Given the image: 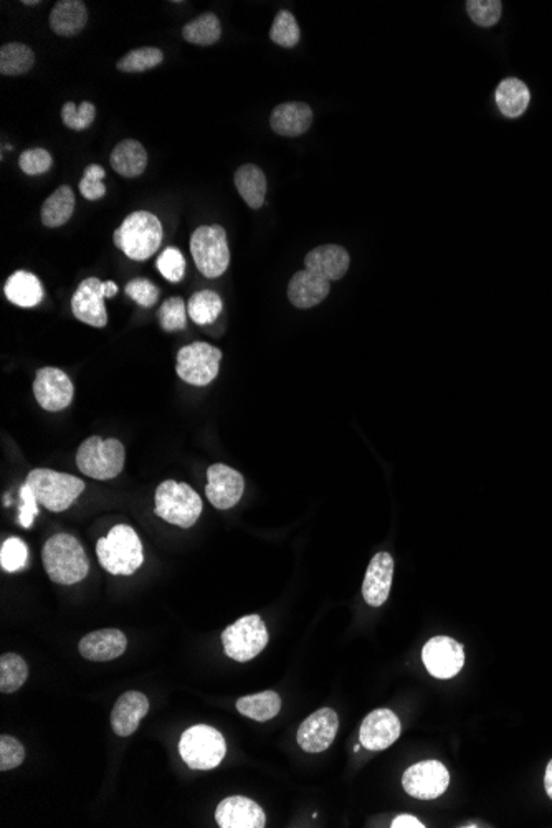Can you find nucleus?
<instances>
[{"mask_svg": "<svg viewBox=\"0 0 552 828\" xmlns=\"http://www.w3.org/2000/svg\"><path fill=\"white\" fill-rule=\"evenodd\" d=\"M164 60V53L156 47H143L131 50L126 53L121 60H119V72L123 73H143L148 72L151 68H156L161 65Z\"/></svg>", "mask_w": 552, "mask_h": 828, "instance_id": "nucleus-36", "label": "nucleus"}, {"mask_svg": "<svg viewBox=\"0 0 552 828\" xmlns=\"http://www.w3.org/2000/svg\"><path fill=\"white\" fill-rule=\"evenodd\" d=\"M156 267L166 280L171 281V283H179L186 275V258H184L179 248L169 247L159 255Z\"/></svg>", "mask_w": 552, "mask_h": 828, "instance_id": "nucleus-41", "label": "nucleus"}, {"mask_svg": "<svg viewBox=\"0 0 552 828\" xmlns=\"http://www.w3.org/2000/svg\"><path fill=\"white\" fill-rule=\"evenodd\" d=\"M110 164L119 176L139 177L146 171L148 167V153L144 149L143 144L134 141V139H124L121 143L116 144V148L111 151Z\"/></svg>", "mask_w": 552, "mask_h": 828, "instance_id": "nucleus-26", "label": "nucleus"}, {"mask_svg": "<svg viewBox=\"0 0 552 828\" xmlns=\"http://www.w3.org/2000/svg\"><path fill=\"white\" fill-rule=\"evenodd\" d=\"M268 630L260 615H247L222 633V645L235 662H250L268 645Z\"/></svg>", "mask_w": 552, "mask_h": 828, "instance_id": "nucleus-9", "label": "nucleus"}, {"mask_svg": "<svg viewBox=\"0 0 552 828\" xmlns=\"http://www.w3.org/2000/svg\"><path fill=\"white\" fill-rule=\"evenodd\" d=\"M245 490L243 476L234 468L215 463L207 470L205 495L217 510H230L242 500Z\"/></svg>", "mask_w": 552, "mask_h": 828, "instance_id": "nucleus-15", "label": "nucleus"}, {"mask_svg": "<svg viewBox=\"0 0 552 828\" xmlns=\"http://www.w3.org/2000/svg\"><path fill=\"white\" fill-rule=\"evenodd\" d=\"M215 820L220 828H263L267 824L262 807L240 795L222 800L215 810Z\"/></svg>", "mask_w": 552, "mask_h": 828, "instance_id": "nucleus-18", "label": "nucleus"}, {"mask_svg": "<svg viewBox=\"0 0 552 828\" xmlns=\"http://www.w3.org/2000/svg\"><path fill=\"white\" fill-rule=\"evenodd\" d=\"M349 253L346 248L339 245H321L311 250L305 258L306 270L323 276L328 281L341 280L349 270Z\"/></svg>", "mask_w": 552, "mask_h": 828, "instance_id": "nucleus-23", "label": "nucleus"}, {"mask_svg": "<svg viewBox=\"0 0 552 828\" xmlns=\"http://www.w3.org/2000/svg\"><path fill=\"white\" fill-rule=\"evenodd\" d=\"M313 124V110L310 105L293 101L276 106L270 116V126L273 131L285 138H296L305 134Z\"/></svg>", "mask_w": 552, "mask_h": 828, "instance_id": "nucleus-24", "label": "nucleus"}, {"mask_svg": "<svg viewBox=\"0 0 552 828\" xmlns=\"http://www.w3.org/2000/svg\"><path fill=\"white\" fill-rule=\"evenodd\" d=\"M96 118V108L90 101H83L80 106L68 101L62 108V121L73 131H85Z\"/></svg>", "mask_w": 552, "mask_h": 828, "instance_id": "nucleus-39", "label": "nucleus"}, {"mask_svg": "<svg viewBox=\"0 0 552 828\" xmlns=\"http://www.w3.org/2000/svg\"><path fill=\"white\" fill-rule=\"evenodd\" d=\"M42 561L50 581L62 586L78 584L90 572L85 549L72 534H55L48 539L43 546Z\"/></svg>", "mask_w": 552, "mask_h": 828, "instance_id": "nucleus-1", "label": "nucleus"}, {"mask_svg": "<svg viewBox=\"0 0 552 828\" xmlns=\"http://www.w3.org/2000/svg\"><path fill=\"white\" fill-rule=\"evenodd\" d=\"M191 253L197 270L207 278H219L230 265L227 232L222 225H202L191 237Z\"/></svg>", "mask_w": 552, "mask_h": 828, "instance_id": "nucleus-8", "label": "nucleus"}, {"mask_svg": "<svg viewBox=\"0 0 552 828\" xmlns=\"http://www.w3.org/2000/svg\"><path fill=\"white\" fill-rule=\"evenodd\" d=\"M422 662L430 675L438 680H448L462 671L465 663L462 643L450 637H435L425 643Z\"/></svg>", "mask_w": 552, "mask_h": 828, "instance_id": "nucleus-13", "label": "nucleus"}, {"mask_svg": "<svg viewBox=\"0 0 552 828\" xmlns=\"http://www.w3.org/2000/svg\"><path fill=\"white\" fill-rule=\"evenodd\" d=\"M48 22L58 37H75L88 24V9L81 0H60L53 7Z\"/></svg>", "mask_w": 552, "mask_h": 828, "instance_id": "nucleus-25", "label": "nucleus"}, {"mask_svg": "<svg viewBox=\"0 0 552 828\" xmlns=\"http://www.w3.org/2000/svg\"><path fill=\"white\" fill-rule=\"evenodd\" d=\"M25 483L32 488L40 505L53 513L67 511L85 490V481L77 476L53 472L47 468L32 470Z\"/></svg>", "mask_w": 552, "mask_h": 828, "instance_id": "nucleus-4", "label": "nucleus"}, {"mask_svg": "<svg viewBox=\"0 0 552 828\" xmlns=\"http://www.w3.org/2000/svg\"><path fill=\"white\" fill-rule=\"evenodd\" d=\"M19 166L27 176H40L52 169V154L42 148L27 149L20 154Z\"/></svg>", "mask_w": 552, "mask_h": 828, "instance_id": "nucleus-44", "label": "nucleus"}, {"mask_svg": "<svg viewBox=\"0 0 552 828\" xmlns=\"http://www.w3.org/2000/svg\"><path fill=\"white\" fill-rule=\"evenodd\" d=\"M450 784L447 767L440 761L417 762L402 777L405 792L415 799L434 800L445 794Z\"/></svg>", "mask_w": 552, "mask_h": 828, "instance_id": "nucleus-12", "label": "nucleus"}, {"mask_svg": "<svg viewBox=\"0 0 552 828\" xmlns=\"http://www.w3.org/2000/svg\"><path fill=\"white\" fill-rule=\"evenodd\" d=\"M75 387L70 377L57 367H42L35 374L34 395L42 409L60 412L72 404Z\"/></svg>", "mask_w": 552, "mask_h": 828, "instance_id": "nucleus-14", "label": "nucleus"}, {"mask_svg": "<svg viewBox=\"0 0 552 828\" xmlns=\"http://www.w3.org/2000/svg\"><path fill=\"white\" fill-rule=\"evenodd\" d=\"M149 713V701L139 691L124 693L111 711V728L121 738L136 733L141 719Z\"/></svg>", "mask_w": 552, "mask_h": 828, "instance_id": "nucleus-22", "label": "nucleus"}, {"mask_svg": "<svg viewBox=\"0 0 552 828\" xmlns=\"http://www.w3.org/2000/svg\"><path fill=\"white\" fill-rule=\"evenodd\" d=\"M106 171L98 164H90L86 167L83 179L80 182V194L86 200L103 199L106 196L105 181Z\"/></svg>", "mask_w": 552, "mask_h": 828, "instance_id": "nucleus-43", "label": "nucleus"}, {"mask_svg": "<svg viewBox=\"0 0 552 828\" xmlns=\"http://www.w3.org/2000/svg\"><path fill=\"white\" fill-rule=\"evenodd\" d=\"M182 37L187 42L200 45V47L214 45L222 37V25H220L219 17L212 14V12L199 15L197 19L192 20L182 29Z\"/></svg>", "mask_w": 552, "mask_h": 828, "instance_id": "nucleus-33", "label": "nucleus"}, {"mask_svg": "<svg viewBox=\"0 0 552 828\" xmlns=\"http://www.w3.org/2000/svg\"><path fill=\"white\" fill-rule=\"evenodd\" d=\"M270 39L283 48L296 47L301 39V30L298 27L295 15L288 12V10H280L275 15V20H273Z\"/></svg>", "mask_w": 552, "mask_h": 828, "instance_id": "nucleus-37", "label": "nucleus"}, {"mask_svg": "<svg viewBox=\"0 0 552 828\" xmlns=\"http://www.w3.org/2000/svg\"><path fill=\"white\" fill-rule=\"evenodd\" d=\"M544 787H546L549 799H552V759L548 764V769H546V776H544Z\"/></svg>", "mask_w": 552, "mask_h": 828, "instance_id": "nucleus-49", "label": "nucleus"}, {"mask_svg": "<svg viewBox=\"0 0 552 828\" xmlns=\"http://www.w3.org/2000/svg\"><path fill=\"white\" fill-rule=\"evenodd\" d=\"M20 500H22L19 511L20 526L25 529L32 528L34 518L39 514V508H37L39 501H37L34 491H32V488L27 483L20 490Z\"/></svg>", "mask_w": 552, "mask_h": 828, "instance_id": "nucleus-47", "label": "nucleus"}, {"mask_svg": "<svg viewBox=\"0 0 552 828\" xmlns=\"http://www.w3.org/2000/svg\"><path fill=\"white\" fill-rule=\"evenodd\" d=\"M159 323L164 331L174 333V331H182L187 328V310L184 305V300L179 296L169 298V300L162 303L159 308Z\"/></svg>", "mask_w": 552, "mask_h": 828, "instance_id": "nucleus-38", "label": "nucleus"}, {"mask_svg": "<svg viewBox=\"0 0 552 828\" xmlns=\"http://www.w3.org/2000/svg\"><path fill=\"white\" fill-rule=\"evenodd\" d=\"M238 194L250 209H262L267 196V177L255 164H243L234 176Z\"/></svg>", "mask_w": 552, "mask_h": 828, "instance_id": "nucleus-28", "label": "nucleus"}, {"mask_svg": "<svg viewBox=\"0 0 552 828\" xmlns=\"http://www.w3.org/2000/svg\"><path fill=\"white\" fill-rule=\"evenodd\" d=\"M399 736V718L395 716L394 711L387 710V708L367 714L359 731L362 746L374 752L391 748Z\"/></svg>", "mask_w": 552, "mask_h": 828, "instance_id": "nucleus-17", "label": "nucleus"}, {"mask_svg": "<svg viewBox=\"0 0 552 828\" xmlns=\"http://www.w3.org/2000/svg\"><path fill=\"white\" fill-rule=\"evenodd\" d=\"M126 452L116 438H86L77 452V467L93 480H113L123 472Z\"/></svg>", "mask_w": 552, "mask_h": 828, "instance_id": "nucleus-6", "label": "nucleus"}, {"mask_svg": "<svg viewBox=\"0 0 552 828\" xmlns=\"http://www.w3.org/2000/svg\"><path fill=\"white\" fill-rule=\"evenodd\" d=\"M392 828H405V827H412V828H424L425 825L420 822L419 819H415L412 815H399L397 819H394L391 825Z\"/></svg>", "mask_w": 552, "mask_h": 828, "instance_id": "nucleus-48", "label": "nucleus"}, {"mask_svg": "<svg viewBox=\"0 0 552 828\" xmlns=\"http://www.w3.org/2000/svg\"><path fill=\"white\" fill-rule=\"evenodd\" d=\"M128 647V638L121 630L103 629L81 638L78 650L90 662H111L121 657Z\"/></svg>", "mask_w": 552, "mask_h": 828, "instance_id": "nucleus-20", "label": "nucleus"}, {"mask_svg": "<svg viewBox=\"0 0 552 828\" xmlns=\"http://www.w3.org/2000/svg\"><path fill=\"white\" fill-rule=\"evenodd\" d=\"M29 678V667L17 653H4L0 658V691L9 695L24 686Z\"/></svg>", "mask_w": 552, "mask_h": 828, "instance_id": "nucleus-35", "label": "nucleus"}, {"mask_svg": "<svg viewBox=\"0 0 552 828\" xmlns=\"http://www.w3.org/2000/svg\"><path fill=\"white\" fill-rule=\"evenodd\" d=\"M24 5H29V7H34V5H40V2H35V0H25Z\"/></svg>", "mask_w": 552, "mask_h": 828, "instance_id": "nucleus-50", "label": "nucleus"}, {"mask_svg": "<svg viewBox=\"0 0 552 828\" xmlns=\"http://www.w3.org/2000/svg\"><path fill=\"white\" fill-rule=\"evenodd\" d=\"M5 296L10 303L20 308H34L43 300V286L37 276L19 270L5 283Z\"/></svg>", "mask_w": 552, "mask_h": 828, "instance_id": "nucleus-27", "label": "nucleus"}, {"mask_svg": "<svg viewBox=\"0 0 552 828\" xmlns=\"http://www.w3.org/2000/svg\"><path fill=\"white\" fill-rule=\"evenodd\" d=\"M222 310H224V301L220 298L219 293L212 290L197 291L191 296L189 305H187V313L191 316L192 321L200 324V326L214 323L215 319L219 318Z\"/></svg>", "mask_w": 552, "mask_h": 828, "instance_id": "nucleus-34", "label": "nucleus"}, {"mask_svg": "<svg viewBox=\"0 0 552 828\" xmlns=\"http://www.w3.org/2000/svg\"><path fill=\"white\" fill-rule=\"evenodd\" d=\"M338 729V713L331 708H321L301 723L296 739L303 751L318 754L333 744Z\"/></svg>", "mask_w": 552, "mask_h": 828, "instance_id": "nucleus-16", "label": "nucleus"}, {"mask_svg": "<svg viewBox=\"0 0 552 828\" xmlns=\"http://www.w3.org/2000/svg\"><path fill=\"white\" fill-rule=\"evenodd\" d=\"M331 281L326 280L323 276L316 275L310 270H300L291 278L290 285H288V300L291 305L300 308V310H310L315 308L319 303L326 300L331 290Z\"/></svg>", "mask_w": 552, "mask_h": 828, "instance_id": "nucleus-21", "label": "nucleus"}, {"mask_svg": "<svg viewBox=\"0 0 552 828\" xmlns=\"http://www.w3.org/2000/svg\"><path fill=\"white\" fill-rule=\"evenodd\" d=\"M156 514L179 528H192L202 514V500L196 490L186 483L162 481L154 496Z\"/></svg>", "mask_w": 552, "mask_h": 828, "instance_id": "nucleus-5", "label": "nucleus"}, {"mask_svg": "<svg viewBox=\"0 0 552 828\" xmlns=\"http://www.w3.org/2000/svg\"><path fill=\"white\" fill-rule=\"evenodd\" d=\"M118 295L115 281H101L98 278H86L81 281L72 298L73 316L81 323L93 328H105L108 324L105 298Z\"/></svg>", "mask_w": 552, "mask_h": 828, "instance_id": "nucleus-11", "label": "nucleus"}, {"mask_svg": "<svg viewBox=\"0 0 552 828\" xmlns=\"http://www.w3.org/2000/svg\"><path fill=\"white\" fill-rule=\"evenodd\" d=\"M235 706H237L238 713L243 716L265 723L280 713L281 698L275 691H263L257 695L243 696Z\"/></svg>", "mask_w": 552, "mask_h": 828, "instance_id": "nucleus-31", "label": "nucleus"}, {"mask_svg": "<svg viewBox=\"0 0 552 828\" xmlns=\"http://www.w3.org/2000/svg\"><path fill=\"white\" fill-rule=\"evenodd\" d=\"M222 351L212 344L192 343L177 353L176 372L191 386H209L219 376Z\"/></svg>", "mask_w": 552, "mask_h": 828, "instance_id": "nucleus-10", "label": "nucleus"}, {"mask_svg": "<svg viewBox=\"0 0 552 828\" xmlns=\"http://www.w3.org/2000/svg\"><path fill=\"white\" fill-rule=\"evenodd\" d=\"M529 95L528 86L518 78H506L496 88V105L503 115L508 118H518L528 108Z\"/></svg>", "mask_w": 552, "mask_h": 828, "instance_id": "nucleus-29", "label": "nucleus"}, {"mask_svg": "<svg viewBox=\"0 0 552 828\" xmlns=\"http://www.w3.org/2000/svg\"><path fill=\"white\" fill-rule=\"evenodd\" d=\"M29 549L20 538H9L2 544L0 551V566L7 572H17L27 566Z\"/></svg>", "mask_w": 552, "mask_h": 828, "instance_id": "nucleus-40", "label": "nucleus"}, {"mask_svg": "<svg viewBox=\"0 0 552 828\" xmlns=\"http://www.w3.org/2000/svg\"><path fill=\"white\" fill-rule=\"evenodd\" d=\"M500 0H468L467 12L470 19L480 27H493L501 17Z\"/></svg>", "mask_w": 552, "mask_h": 828, "instance_id": "nucleus-42", "label": "nucleus"}, {"mask_svg": "<svg viewBox=\"0 0 552 828\" xmlns=\"http://www.w3.org/2000/svg\"><path fill=\"white\" fill-rule=\"evenodd\" d=\"M25 759V749L20 741L2 734L0 736V771H12L22 766Z\"/></svg>", "mask_w": 552, "mask_h": 828, "instance_id": "nucleus-46", "label": "nucleus"}, {"mask_svg": "<svg viewBox=\"0 0 552 828\" xmlns=\"http://www.w3.org/2000/svg\"><path fill=\"white\" fill-rule=\"evenodd\" d=\"M75 212V194L72 187H58L42 205V224L48 229H57L67 224Z\"/></svg>", "mask_w": 552, "mask_h": 828, "instance_id": "nucleus-30", "label": "nucleus"}, {"mask_svg": "<svg viewBox=\"0 0 552 828\" xmlns=\"http://www.w3.org/2000/svg\"><path fill=\"white\" fill-rule=\"evenodd\" d=\"M124 291L131 300L136 301L143 308H153L159 300L158 286L154 285L153 281L146 280V278H134V280L129 281Z\"/></svg>", "mask_w": 552, "mask_h": 828, "instance_id": "nucleus-45", "label": "nucleus"}, {"mask_svg": "<svg viewBox=\"0 0 552 828\" xmlns=\"http://www.w3.org/2000/svg\"><path fill=\"white\" fill-rule=\"evenodd\" d=\"M162 237L161 220L151 212L138 210L124 219L115 230L113 240L126 257L134 262H146L158 252Z\"/></svg>", "mask_w": 552, "mask_h": 828, "instance_id": "nucleus-2", "label": "nucleus"}, {"mask_svg": "<svg viewBox=\"0 0 552 828\" xmlns=\"http://www.w3.org/2000/svg\"><path fill=\"white\" fill-rule=\"evenodd\" d=\"M227 746L222 733L207 724H197L182 733L179 754L194 771H210L224 761Z\"/></svg>", "mask_w": 552, "mask_h": 828, "instance_id": "nucleus-7", "label": "nucleus"}, {"mask_svg": "<svg viewBox=\"0 0 552 828\" xmlns=\"http://www.w3.org/2000/svg\"><path fill=\"white\" fill-rule=\"evenodd\" d=\"M35 53L24 43H5L0 48V73L4 77H19L34 67Z\"/></svg>", "mask_w": 552, "mask_h": 828, "instance_id": "nucleus-32", "label": "nucleus"}, {"mask_svg": "<svg viewBox=\"0 0 552 828\" xmlns=\"http://www.w3.org/2000/svg\"><path fill=\"white\" fill-rule=\"evenodd\" d=\"M392 577H394V559L389 552H377L367 567L362 595L367 605L381 607L391 594Z\"/></svg>", "mask_w": 552, "mask_h": 828, "instance_id": "nucleus-19", "label": "nucleus"}, {"mask_svg": "<svg viewBox=\"0 0 552 828\" xmlns=\"http://www.w3.org/2000/svg\"><path fill=\"white\" fill-rule=\"evenodd\" d=\"M100 566L115 576H131L143 566V543L128 524H118L96 544Z\"/></svg>", "mask_w": 552, "mask_h": 828, "instance_id": "nucleus-3", "label": "nucleus"}]
</instances>
